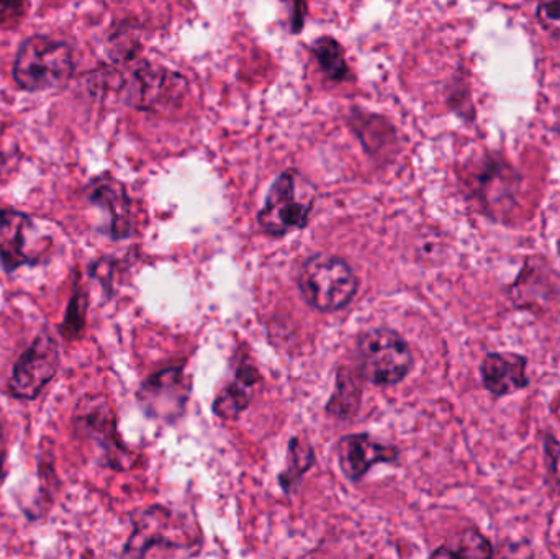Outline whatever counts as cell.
<instances>
[{
    "label": "cell",
    "instance_id": "obj_7",
    "mask_svg": "<svg viewBox=\"0 0 560 559\" xmlns=\"http://www.w3.org/2000/svg\"><path fill=\"white\" fill-rule=\"evenodd\" d=\"M74 427L105 453V463L114 469L131 466V453L121 445L115 414L104 397H85L74 410Z\"/></svg>",
    "mask_w": 560,
    "mask_h": 559
},
{
    "label": "cell",
    "instance_id": "obj_16",
    "mask_svg": "<svg viewBox=\"0 0 560 559\" xmlns=\"http://www.w3.org/2000/svg\"><path fill=\"white\" fill-rule=\"evenodd\" d=\"M495 555L489 538L483 537L477 528H467L457 538L456 545L450 547L444 545L440 550L434 551L431 557L447 558H492Z\"/></svg>",
    "mask_w": 560,
    "mask_h": 559
},
{
    "label": "cell",
    "instance_id": "obj_2",
    "mask_svg": "<svg viewBox=\"0 0 560 559\" xmlns=\"http://www.w3.org/2000/svg\"><path fill=\"white\" fill-rule=\"evenodd\" d=\"M74 72V58L68 43L30 36L16 53L13 79L26 92L55 91L68 84Z\"/></svg>",
    "mask_w": 560,
    "mask_h": 559
},
{
    "label": "cell",
    "instance_id": "obj_17",
    "mask_svg": "<svg viewBox=\"0 0 560 559\" xmlns=\"http://www.w3.org/2000/svg\"><path fill=\"white\" fill-rule=\"evenodd\" d=\"M359 403H361V386L355 383L349 371L339 373L335 396L329 399L326 410L339 419H348L358 412Z\"/></svg>",
    "mask_w": 560,
    "mask_h": 559
},
{
    "label": "cell",
    "instance_id": "obj_19",
    "mask_svg": "<svg viewBox=\"0 0 560 559\" xmlns=\"http://www.w3.org/2000/svg\"><path fill=\"white\" fill-rule=\"evenodd\" d=\"M546 486L555 496L560 494V442L552 433H546L545 442Z\"/></svg>",
    "mask_w": 560,
    "mask_h": 559
},
{
    "label": "cell",
    "instance_id": "obj_5",
    "mask_svg": "<svg viewBox=\"0 0 560 559\" xmlns=\"http://www.w3.org/2000/svg\"><path fill=\"white\" fill-rule=\"evenodd\" d=\"M359 370L375 386H395L410 374L413 354L401 335L390 328H372L358 340Z\"/></svg>",
    "mask_w": 560,
    "mask_h": 559
},
{
    "label": "cell",
    "instance_id": "obj_15",
    "mask_svg": "<svg viewBox=\"0 0 560 559\" xmlns=\"http://www.w3.org/2000/svg\"><path fill=\"white\" fill-rule=\"evenodd\" d=\"M312 53L318 61L322 71L331 81H345L348 75V62L345 59L341 45L331 36H322L312 45Z\"/></svg>",
    "mask_w": 560,
    "mask_h": 559
},
{
    "label": "cell",
    "instance_id": "obj_14",
    "mask_svg": "<svg viewBox=\"0 0 560 559\" xmlns=\"http://www.w3.org/2000/svg\"><path fill=\"white\" fill-rule=\"evenodd\" d=\"M259 381V373L252 364H240L235 381L230 383L213 404V410L222 419L233 420L245 412L252 404L253 389Z\"/></svg>",
    "mask_w": 560,
    "mask_h": 559
},
{
    "label": "cell",
    "instance_id": "obj_8",
    "mask_svg": "<svg viewBox=\"0 0 560 559\" xmlns=\"http://www.w3.org/2000/svg\"><path fill=\"white\" fill-rule=\"evenodd\" d=\"M339 468L349 481L364 478L378 463H395L400 456L395 446L382 445L368 433L342 436L338 449Z\"/></svg>",
    "mask_w": 560,
    "mask_h": 559
},
{
    "label": "cell",
    "instance_id": "obj_23",
    "mask_svg": "<svg viewBox=\"0 0 560 559\" xmlns=\"http://www.w3.org/2000/svg\"><path fill=\"white\" fill-rule=\"evenodd\" d=\"M290 12V26L293 33H299L305 23L306 0H285Z\"/></svg>",
    "mask_w": 560,
    "mask_h": 559
},
{
    "label": "cell",
    "instance_id": "obj_18",
    "mask_svg": "<svg viewBox=\"0 0 560 559\" xmlns=\"http://www.w3.org/2000/svg\"><path fill=\"white\" fill-rule=\"evenodd\" d=\"M315 463V453L308 442L300 439H292L287 453L285 471L279 476L280 486L289 491Z\"/></svg>",
    "mask_w": 560,
    "mask_h": 559
},
{
    "label": "cell",
    "instance_id": "obj_10",
    "mask_svg": "<svg viewBox=\"0 0 560 559\" xmlns=\"http://www.w3.org/2000/svg\"><path fill=\"white\" fill-rule=\"evenodd\" d=\"M528 358L515 351H493L480 363L482 384L493 397L510 396L529 386Z\"/></svg>",
    "mask_w": 560,
    "mask_h": 559
},
{
    "label": "cell",
    "instance_id": "obj_1",
    "mask_svg": "<svg viewBox=\"0 0 560 559\" xmlns=\"http://www.w3.org/2000/svg\"><path fill=\"white\" fill-rule=\"evenodd\" d=\"M459 179L467 197L489 219H506L518 203L522 174L502 154L486 150L470 154L460 164Z\"/></svg>",
    "mask_w": 560,
    "mask_h": 559
},
{
    "label": "cell",
    "instance_id": "obj_21",
    "mask_svg": "<svg viewBox=\"0 0 560 559\" xmlns=\"http://www.w3.org/2000/svg\"><path fill=\"white\" fill-rule=\"evenodd\" d=\"M536 19L551 35L560 38V0H538Z\"/></svg>",
    "mask_w": 560,
    "mask_h": 559
},
{
    "label": "cell",
    "instance_id": "obj_13",
    "mask_svg": "<svg viewBox=\"0 0 560 559\" xmlns=\"http://www.w3.org/2000/svg\"><path fill=\"white\" fill-rule=\"evenodd\" d=\"M32 219L16 210H0V261L5 272H13L20 266L38 265V256L26 252Z\"/></svg>",
    "mask_w": 560,
    "mask_h": 559
},
{
    "label": "cell",
    "instance_id": "obj_4",
    "mask_svg": "<svg viewBox=\"0 0 560 559\" xmlns=\"http://www.w3.org/2000/svg\"><path fill=\"white\" fill-rule=\"evenodd\" d=\"M316 189L299 171L287 170L266 197L258 216L259 226L268 235L283 236L305 229L315 206Z\"/></svg>",
    "mask_w": 560,
    "mask_h": 559
},
{
    "label": "cell",
    "instance_id": "obj_22",
    "mask_svg": "<svg viewBox=\"0 0 560 559\" xmlns=\"http://www.w3.org/2000/svg\"><path fill=\"white\" fill-rule=\"evenodd\" d=\"M81 288L75 286L74 295H72L71 305H69L68 317H66L65 327L62 331L69 335L68 338H74L75 334H79L82 325H84V307H82V301H84Z\"/></svg>",
    "mask_w": 560,
    "mask_h": 559
},
{
    "label": "cell",
    "instance_id": "obj_24",
    "mask_svg": "<svg viewBox=\"0 0 560 559\" xmlns=\"http://www.w3.org/2000/svg\"><path fill=\"white\" fill-rule=\"evenodd\" d=\"M3 473V432L2 426H0V479H2Z\"/></svg>",
    "mask_w": 560,
    "mask_h": 559
},
{
    "label": "cell",
    "instance_id": "obj_11",
    "mask_svg": "<svg viewBox=\"0 0 560 559\" xmlns=\"http://www.w3.org/2000/svg\"><path fill=\"white\" fill-rule=\"evenodd\" d=\"M88 197L92 203L107 210L110 217V235L115 240L128 238L133 230L131 202L127 189L110 174H102L89 183Z\"/></svg>",
    "mask_w": 560,
    "mask_h": 559
},
{
    "label": "cell",
    "instance_id": "obj_6",
    "mask_svg": "<svg viewBox=\"0 0 560 559\" xmlns=\"http://www.w3.org/2000/svg\"><path fill=\"white\" fill-rule=\"evenodd\" d=\"M61 363L59 345L51 335L43 334L20 354L9 381V393L15 399L33 400L56 376Z\"/></svg>",
    "mask_w": 560,
    "mask_h": 559
},
{
    "label": "cell",
    "instance_id": "obj_3",
    "mask_svg": "<svg viewBox=\"0 0 560 559\" xmlns=\"http://www.w3.org/2000/svg\"><path fill=\"white\" fill-rule=\"evenodd\" d=\"M296 282L306 304L319 312L348 307L359 288L358 276L351 265L331 255H315L306 259Z\"/></svg>",
    "mask_w": 560,
    "mask_h": 559
},
{
    "label": "cell",
    "instance_id": "obj_12",
    "mask_svg": "<svg viewBox=\"0 0 560 559\" xmlns=\"http://www.w3.org/2000/svg\"><path fill=\"white\" fill-rule=\"evenodd\" d=\"M526 265L532 268L538 286L528 276L520 272L518 278L510 288V294H512L515 305L536 312V308H541L542 302L548 299L549 301L560 299V276L541 256H529L526 259Z\"/></svg>",
    "mask_w": 560,
    "mask_h": 559
},
{
    "label": "cell",
    "instance_id": "obj_20",
    "mask_svg": "<svg viewBox=\"0 0 560 559\" xmlns=\"http://www.w3.org/2000/svg\"><path fill=\"white\" fill-rule=\"evenodd\" d=\"M30 0H0V28H16L28 15Z\"/></svg>",
    "mask_w": 560,
    "mask_h": 559
},
{
    "label": "cell",
    "instance_id": "obj_9",
    "mask_svg": "<svg viewBox=\"0 0 560 559\" xmlns=\"http://www.w3.org/2000/svg\"><path fill=\"white\" fill-rule=\"evenodd\" d=\"M141 406L151 417H174L183 412L187 400V384L183 368H170L144 381L138 393Z\"/></svg>",
    "mask_w": 560,
    "mask_h": 559
}]
</instances>
